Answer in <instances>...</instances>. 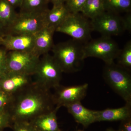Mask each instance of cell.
Listing matches in <instances>:
<instances>
[{"instance_id": "32", "label": "cell", "mask_w": 131, "mask_h": 131, "mask_svg": "<svg viewBox=\"0 0 131 131\" xmlns=\"http://www.w3.org/2000/svg\"><path fill=\"white\" fill-rule=\"evenodd\" d=\"M3 34V30L2 27L0 26V37L2 36Z\"/></svg>"}, {"instance_id": "16", "label": "cell", "mask_w": 131, "mask_h": 131, "mask_svg": "<svg viewBox=\"0 0 131 131\" xmlns=\"http://www.w3.org/2000/svg\"><path fill=\"white\" fill-rule=\"evenodd\" d=\"M126 103L122 107L97 111L96 122L121 121L131 118V102Z\"/></svg>"}, {"instance_id": "14", "label": "cell", "mask_w": 131, "mask_h": 131, "mask_svg": "<svg viewBox=\"0 0 131 131\" xmlns=\"http://www.w3.org/2000/svg\"><path fill=\"white\" fill-rule=\"evenodd\" d=\"M76 122L87 127L96 122L97 111L90 110L83 106L81 102H75L66 106Z\"/></svg>"}, {"instance_id": "24", "label": "cell", "mask_w": 131, "mask_h": 131, "mask_svg": "<svg viewBox=\"0 0 131 131\" xmlns=\"http://www.w3.org/2000/svg\"><path fill=\"white\" fill-rule=\"evenodd\" d=\"M87 0H66L65 4L70 13H79L81 12Z\"/></svg>"}, {"instance_id": "33", "label": "cell", "mask_w": 131, "mask_h": 131, "mask_svg": "<svg viewBox=\"0 0 131 131\" xmlns=\"http://www.w3.org/2000/svg\"><path fill=\"white\" fill-rule=\"evenodd\" d=\"M106 131H118V130H115L112 129H107Z\"/></svg>"}, {"instance_id": "17", "label": "cell", "mask_w": 131, "mask_h": 131, "mask_svg": "<svg viewBox=\"0 0 131 131\" xmlns=\"http://www.w3.org/2000/svg\"><path fill=\"white\" fill-rule=\"evenodd\" d=\"M70 13L64 3L53 5L52 8L48 9L46 13V24L56 28L64 21Z\"/></svg>"}, {"instance_id": "7", "label": "cell", "mask_w": 131, "mask_h": 131, "mask_svg": "<svg viewBox=\"0 0 131 131\" xmlns=\"http://www.w3.org/2000/svg\"><path fill=\"white\" fill-rule=\"evenodd\" d=\"M40 57L33 51H8L6 73L34 75Z\"/></svg>"}, {"instance_id": "9", "label": "cell", "mask_w": 131, "mask_h": 131, "mask_svg": "<svg viewBox=\"0 0 131 131\" xmlns=\"http://www.w3.org/2000/svg\"><path fill=\"white\" fill-rule=\"evenodd\" d=\"M90 21L92 30L102 36H117L126 31L124 18L113 13L105 11Z\"/></svg>"}, {"instance_id": "23", "label": "cell", "mask_w": 131, "mask_h": 131, "mask_svg": "<svg viewBox=\"0 0 131 131\" xmlns=\"http://www.w3.org/2000/svg\"><path fill=\"white\" fill-rule=\"evenodd\" d=\"M13 123L12 117L7 109L0 110V131L7 127L12 128Z\"/></svg>"}, {"instance_id": "11", "label": "cell", "mask_w": 131, "mask_h": 131, "mask_svg": "<svg viewBox=\"0 0 131 131\" xmlns=\"http://www.w3.org/2000/svg\"><path fill=\"white\" fill-rule=\"evenodd\" d=\"M35 35L3 34L0 37V46L8 51H33Z\"/></svg>"}, {"instance_id": "12", "label": "cell", "mask_w": 131, "mask_h": 131, "mask_svg": "<svg viewBox=\"0 0 131 131\" xmlns=\"http://www.w3.org/2000/svg\"><path fill=\"white\" fill-rule=\"evenodd\" d=\"M31 76L6 73L0 78V89L13 95L31 83Z\"/></svg>"}, {"instance_id": "28", "label": "cell", "mask_w": 131, "mask_h": 131, "mask_svg": "<svg viewBox=\"0 0 131 131\" xmlns=\"http://www.w3.org/2000/svg\"><path fill=\"white\" fill-rule=\"evenodd\" d=\"M118 131H131V118L121 121Z\"/></svg>"}, {"instance_id": "25", "label": "cell", "mask_w": 131, "mask_h": 131, "mask_svg": "<svg viewBox=\"0 0 131 131\" xmlns=\"http://www.w3.org/2000/svg\"><path fill=\"white\" fill-rule=\"evenodd\" d=\"M12 128L14 131H35L29 122L14 121Z\"/></svg>"}, {"instance_id": "34", "label": "cell", "mask_w": 131, "mask_h": 131, "mask_svg": "<svg viewBox=\"0 0 131 131\" xmlns=\"http://www.w3.org/2000/svg\"><path fill=\"white\" fill-rule=\"evenodd\" d=\"M61 131H62L61 130ZM75 131H84L82 130H78Z\"/></svg>"}, {"instance_id": "1", "label": "cell", "mask_w": 131, "mask_h": 131, "mask_svg": "<svg viewBox=\"0 0 131 131\" xmlns=\"http://www.w3.org/2000/svg\"><path fill=\"white\" fill-rule=\"evenodd\" d=\"M56 105L53 95L35 82L12 96L7 109L13 122H30L39 115L54 110Z\"/></svg>"}, {"instance_id": "29", "label": "cell", "mask_w": 131, "mask_h": 131, "mask_svg": "<svg viewBox=\"0 0 131 131\" xmlns=\"http://www.w3.org/2000/svg\"><path fill=\"white\" fill-rule=\"evenodd\" d=\"M124 24L126 30L131 31V15L129 14L124 18Z\"/></svg>"}, {"instance_id": "27", "label": "cell", "mask_w": 131, "mask_h": 131, "mask_svg": "<svg viewBox=\"0 0 131 131\" xmlns=\"http://www.w3.org/2000/svg\"><path fill=\"white\" fill-rule=\"evenodd\" d=\"M12 96L0 89V110L7 109L12 100Z\"/></svg>"}, {"instance_id": "15", "label": "cell", "mask_w": 131, "mask_h": 131, "mask_svg": "<svg viewBox=\"0 0 131 131\" xmlns=\"http://www.w3.org/2000/svg\"><path fill=\"white\" fill-rule=\"evenodd\" d=\"M58 110L56 107L52 111L39 115L30 121L35 131H61L57 116Z\"/></svg>"}, {"instance_id": "4", "label": "cell", "mask_w": 131, "mask_h": 131, "mask_svg": "<svg viewBox=\"0 0 131 131\" xmlns=\"http://www.w3.org/2000/svg\"><path fill=\"white\" fill-rule=\"evenodd\" d=\"M17 14L14 20L4 30L3 34L34 35L46 25L45 17L47 11Z\"/></svg>"}, {"instance_id": "5", "label": "cell", "mask_w": 131, "mask_h": 131, "mask_svg": "<svg viewBox=\"0 0 131 131\" xmlns=\"http://www.w3.org/2000/svg\"><path fill=\"white\" fill-rule=\"evenodd\" d=\"M63 73L52 56L49 53L40 59L35 74V82L49 90L59 86Z\"/></svg>"}, {"instance_id": "26", "label": "cell", "mask_w": 131, "mask_h": 131, "mask_svg": "<svg viewBox=\"0 0 131 131\" xmlns=\"http://www.w3.org/2000/svg\"><path fill=\"white\" fill-rule=\"evenodd\" d=\"M8 51L4 47L0 46V78L6 73V59Z\"/></svg>"}, {"instance_id": "10", "label": "cell", "mask_w": 131, "mask_h": 131, "mask_svg": "<svg viewBox=\"0 0 131 131\" xmlns=\"http://www.w3.org/2000/svg\"><path fill=\"white\" fill-rule=\"evenodd\" d=\"M88 86V83L69 86L59 85L52 94L56 107L59 109L61 107L81 102L86 96Z\"/></svg>"}, {"instance_id": "18", "label": "cell", "mask_w": 131, "mask_h": 131, "mask_svg": "<svg viewBox=\"0 0 131 131\" xmlns=\"http://www.w3.org/2000/svg\"><path fill=\"white\" fill-rule=\"evenodd\" d=\"M17 14L15 9L6 0H0V26L3 29V33L4 30L14 20Z\"/></svg>"}, {"instance_id": "30", "label": "cell", "mask_w": 131, "mask_h": 131, "mask_svg": "<svg viewBox=\"0 0 131 131\" xmlns=\"http://www.w3.org/2000/svg\"><path fill=\"white\" fill-rule=\"evenodd\" d=\"M7 2L15 9L16 8L20 7L23 0H6Z\"/></svg>"}, {"instance_id": "3", "label": "cell", "mask_w": 131, "mask_h": 131, "mask_svg": "<svg viewBox=\"0 0 131 131\" xmlns=\"http://www.w3.org/2000/svg\"><path fill=\"white\" fill-rule=\"evenodd\" d=\"M103 77L109 86L126 102H131L130 71L114 62L105 64L103 69Z\"/></svg>"}, {"instance_id": "22", "label": "cell", "mask_w": 131, "mask_h": 131, "mask_svg": "<svg viewBox=\"0 0 131 131\" xmlns=\"http://www.w3.org/2000/svg\"><path fill=\"white\" fill-rule=\"evenodd\" d=\"M117 64L126 70H131V41H128L122 50H120L117 58Z\"/></svg>"}, {"instance_id": "20", "label": "cell", "mask_w": 131, "mask_h": 131, "mask_svg": "<svg viewBox=\"0 0 131 131\" xmlns=\"http://www.w3.org/2000/svg\"><path fill=\"white\" fill-rule=\"evenodd\" d=\"M106 12L117 14L130 11L131 0H103Z\"/></svg>"}, {"instance_id": "31", "label": "cell", "mask_w": 131, "mask_h": 131, "mask_svg": "<svg viewBox=\"0 0 131 131\" xmlns=\"http://www.w3.org/2000/svg\"><path fill=\"white\" fill-rule=\"evenodd\" d=\"M49 1L51 2L53 5H56L64 3L66 0H49Z\"/></svg>"}, {"instance_id": "8", "label": "cell", "mask_w": 131, "mask_h": 131, "mask_svg": "<svg viewBox=\"0 0 131 131\" xmlns=\"http://www.w3.org/2000/svg\"><path fill=\"white\" fill-rule=\"evenodd\" d=\"M83 49L85 59L97 58L105 64L114 62L120 51L117 43L111 37L102 36L84 44Z\"/></svg>"}, {"instance_id": "6", "label": "cell", "mask_w": 131, "mask_h": 131, "mask_svg": "<svg viewBox=\"0 0 131 131\" xmlns=\"http://www.w3.org/2000/svg\"><path fill=\"white\" fill-rule=\"evenodd\" d=\"M92 31L91 21L79 13H70L57 27L56 31L65 34L73 39L85 44L91 39Z\"/></svg>"}, {"instance_id": "13", "label": "cell", "mask_w": 131, "mask_h": 131, "mask_svg": "<svg viewBox=\"0 0 131 131\" xmlns=\"http://www.w3.org/2000/svg\"><path fill=\"white\" fill-rule=\"evenodd\" d=\"M56 31V27L46 25L35 34L33 50L35 54L40 57L49 53L54 45L53 36Z\"/></svg>"}, {"instance_id": "2", "label": "cell", "mask_w": 131, "mask_h": 131, "mask_svg": "<svg viewBox=\"0 0 131 131\" xmlns=\"http://www.w3.org/2000/svg\"><path fill=\"white\" fill-rule=\"evenodd\" d=\"M84 45L73 39L54 45L52 56L63 73H74L82 69L85 59Z\"/></svg>"}, {"instance_id": "21", "label": "cell", "mask_w": 131, "mask_h": 131, "mask_svg": "<svg viewBox=\"0 0 131 131\" xmlns=\"http://www.w3.org/2000/svg\"><path fill=\"white\" fill-rule=\"evenodd\" d=\"M49 0H23L20 8L22 13H38L48 10Z\"/></svg>"}, {"instance_id": "19", "label": "cell", "mask_w": 131, "mask_h": 131, "mask_svg": "<svg viewBox=\"0 0 131 131\" xmlns=\"http://www.w3.org/2000/svg\"><path fill=\"white\" fill-rule=\"evenodd\" d=\"M105 12L103 0H87L81 12L86 18L92 20Z\"/></svg>"}]
</instances>
